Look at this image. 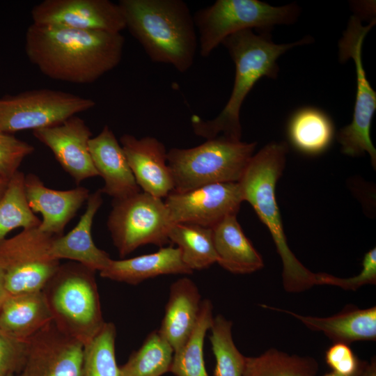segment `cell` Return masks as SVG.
<instances>
[{
	"instance_id": "cell-26",
	"label": "cell",
	"mask_w": 376,
	"mask_h": 376,
	"mask_svg": "<svg viewBox=\"0 0 376 376\" xmlns=\"http://www.w3.org/2000/svg\"><path fill=\"white\" fill-rule=\"evenodd\" d=\"M169 239L178 246L184 263L192 272L208 268L217 263L212 228L175 224L169 230Z\"/></svg>"
},
{
	"instance_id": "cell-24",
	"label": "cell",
	"mask_w": 376,
	"mask_h": 376,
	"mask_svg": "<svg viewBox=\"0 0 376 376\" xmlns=\"http://www.w3.org/2000/svg\"><path fill=\"white\" fill-rule=\"evenodd\" d=\"M212 229L217 263L224 269L244 274L263 268V260L244 235L237 214L226 217Z\"/></svg>"
},
{
	"instance_id": "cell-1",
	"label": "cell",
	"mask_w": 376,
	"mask_h": 376,
	"mask_svg": "<svg viewBox=\"0 0 376 376\" xmlns=\"http://www.w3.org/2000/svg\"><path fill=\"white\" fill-rule=\"evenodd\" d=\"M121 33L31 24L25 34L29 60L45 76L72 84L93 83L121 61Z\"/></svg>"
},
{
	"instance_id": "cell-4",
	"label": "cell",
	"mask_w": 376,
	"mask_h": 376,
	"mask_svg": "<svg viewBox=\"0 0 376 376\" xmlns=\"http://www.w3.org/2000/svg\"><path fill=\"white\" fill-rule=\"evenodd\" d=\"M288 147L272 142L254 154L238 182L243 201L253 207L269 229L283 263V285L288 292H301L315 284V273L304 267L288 245L276 200V185L285 168Z\"/></svg>"
},
{
	"instance_id": "cell-12",
	"label": "cell",
	"mask_w": 376,
	"mask_h": 376,
	"mask_svg": "<svg viewBox=\"0 0 376 376\" xmlns=\"http://www.w3.org/2000/svg\"><path fill=\"white\" fill-rule=\"evenodd\" d=\"M164 201L173 224L212 228L226 217L237 214L243 199L238 182H226L171 191Z\"/></svg>"
},
{
	"instance_id": "cell-3",
	"label": "cell",
	"mask_w": 376,
	"mask_h": 376,
	"mask_svg": "<svg viewBox=\"0 0 376 376\" xmlns=\"http://www.w3.org/2000/svg\"><path fill=\"white\" fill-rule=\"evenodd\" d=\"M125 29L149 58L184 73L198 49L193 14L182 0H120Z\"/></svg>"
},
{
	"instance_id": "cell-9",
	"label": "cell",
	"mask_w": 376,
	"mask_h": 376,
	"mask_svg": "<svg viewBox=\"0 0 376 376\" xmlns=\"http://www.w3.org/2000/svg\"><path fill=\"white\" fill-rule=\"evenodd\" d=\"M107 225L123 258L146 244L164 246L170 242L169 232L173 224L162 198L140 191L113 201Z\"/></svg>"
},
{
	"instance_id": "cell-40",
	"label": "cell",
	"mask_w": 376,
	"mask_h": 376,
	"mask_svg": "<svg viewBox=\"0 0 376 376\" xmlns=\"http://www.w3.org/2000/svg\"><path fill=\"white\" fill-rule=\"evenodd\" d=\"M359 374H357V375H356L354 376H359ZM322 376H342V375H338L337 373H335L334 372L331 371V373H326Z\"/></svg>"
},
{
	"instance_id": "cell-31",
	"label": "cell",
	"mask_w": 376,
	"mask_h": 376,
	"mask_svg": "<svg viewBox=\"0 0 376 376\" xmlns=\"http://www.w3.org/2000/svg\"><path fill=\"white\" fill-rule=\"evenodd\" d=\"M116 328L104 324L95 336L84 345L82 376H120L116 358Z\"/></svg>"
},
{
	"instance_id": "cell-18",
	"label": "cell",
	"mask_w": 376,
	"mask_h": 376,
	"mask_svg": "<svg viewBox=\"0 0 376 376\" xmlns=\"http://www.w3.org/2000/svg\"><path fill=\"white\" fill-rule=\"evenodd\" d=\"M88 145L94 166L104 180L102 194L118 201L141 191L119 141L108 125Z\"/></svg>"
},
{
	"instance_id": "cell-14",
	"label": "cell",
	"mask_w": 376,
	"mask_h": 376,
	"mask_svg": "<svg viewBox=\"0 0 376 376\" xmlns=\"http://www.w3.org/2000/svg\"><path fill=\"white\" fill-rule=\"evenodd\" d=\"M27 340V354L15 376H82L84 345L51 322Z\"/></svg>"
},
{
	"instance_id": "cell-32",
	"label": "cell",
	"mask_w": 376,
	"mask_h": 376,
	"mask_svg": "<svg viewBox=\"0 0 376 376\" xmlns=\"http://www.w3.org/2000/svg\"><path fill=\"white\" fill-rule=\"evenodd\" d=\"M232 326L223 315L214 317L209 337L215 358L214 376H243L245 356L234 343Z\"/></svg>"
},
{
	"instance_id": "cell-21",
	"label": "cell",
	"mask_w": 376,
	"mask_h": 376,
	"mask_svg": "<svg viewBox=\"0 0 376 376\" xmlns=\"http://www.w3.org/2000/svg\"><path fill=\"white\" fill-rule=\"evenodd\" d=\"M201 301L199 290L190 279L183 277L171 284L164 315L157 330L174 351L180 348L191 334Z\"/></svg>"
},
{
	"instance_id": "cell-19",
	"label": "cell",
	"mask_w": 376,
	"mask_h": 376,
	"mask_svg": "<svg viewBox=\"0 0 376 376\" xmlns=\"http://www.w3.org/2000/svg\"><path fill=\"white\" fill-rule=\"evenodd\" d=\"M102 194L100 189L91 193L77 224L67 234L53 239L50 253L54 258L77 262L95 272L108 265L111 258L95 245L92 237L94 217L103 203Z\"/></svg>"
},
{
	"instance_id": "cell-8",
	"label": "cell",
	"mask_w": 376,
	"mask_h": 376,
	"mask_svg": "<svg viewBox=\"0 0 376 376\" xmlns=\"http://www.w3.org/2000/svg\"><path fill=\"white\" fill-rule=\"evenodd\" d=\"M375 22L374 18L368 24L363 26L357 15H352L339 41L340 60L345 61L352 58L354 63L357 93L352 122L339 130L336 135L343 154L357 157L368 152L374 169L376 167V149L370 132L376 110V92L366 78L361 52L364 38Z\"/></svg>"
},
{
	"instance_id": "cell-13",
	"label": "cell",
	"mask_w": 376,
	"mask_h": 376,
	"mask_svg": "<svg viewBox=\"0 0 376 376\" xmlns=\"http://www.w3.org/2000/svg\"><path fill=\"white\" fill-rule=\"evenodd\" d=\"M33 24L120 33L125 23L118 3L109 0H45L31 10Z\"/></svg>"
},
{
	"instance_id": "cell-22",
	"label": "cell",
	"mask_w": 376,
	"mask_h": 376,
	"mask_svg": "<svg viewBox=\"0 0 376 376\" xmlns=\"http://www.w3.org/2000/svg\"><path fill=\"white\" fill-rule=\"evenodd\" d=\"M99 272L104 279L137 285L161 275L190 274L193 272L184 263L180 249L170 245L160 247L152 253L127 259H111Z\"/></svg>"
},
{
	"instance_id": "cell-36",
	"label": "cell",
	"mask_w": 376,
	"mask_h": 376,
	"mask_svg": "<svg viewBox=\"0 0 376 376\" xmlns=\"http://www.w3.org/2000/svg\"><path fill=\"white\" fill-rule=\"evenodd\" d=\"M324 359L332 372L342 376L359 374L367 362L359 359L349 345L341 343H334L330 346Z\"/></svg>"
},
{
	"instance_id": "cell-15",
	"label": "cell",
	"mask_w": 376,
	"mask_h": 376,
	"mask_svg": "<svg viewBox=\"0 0 376 376\" xmlns=\"http://www.w3.org/2000/svg\"><path fill=\"white\" fill-rule=\"evenodd\" d=\"M33 134L51 150L77 185L86 179L99 176L89 151L92 132L80 117L73 116L58 125L35 130Z\"/></svg>"
},
{
	"instance_id": "cell-25",
	"label": "cell",
	"mask_w": 376,
	"mask_h": 376,
	"mask_svg": "<svg viewBox=\"0 0 376 376\" xmlns=\"http://www.w3.org/2000/svg\"><path fill=\"white\" fill-rule=\"evenodd\" d=\"M287 132L292 146L298 151L315 155L325 151L334 136V123L320 109L303 107L290 118Z\"/></svg>"
},
{
	"instance_id": "cell-37",
	"label": "cell",
	"mask_w": 376,
	"mask_h": 376,
	"mask_svg": "<svg viewBox=\"0 0 376 376\" xmlns=\"http://www.w3.org/2000/svg\"><path fill=\"white\" fill-rule=\"evenodd\" d=\"M359 376H376L375 357H372L369 362H366L363 368L361 371Z\"/></svg>"
},
{
	"instance_id": "cell-10",
	"label": "cell",
	"mask_w": 376,
	"mask_h": 376,
	"mask_svg": "<svg viewBox=\"0 0 376 376\" xmlns=\"http://www.w3.org/2000/svg\"><path fill=\"white\" fill-rule=\"evenodd\" d=\"M54 237L38 227L0 242V269L9 295L42 291L61 265L50 253Z\"/></svg>"
},
{
	"instance_id": "cell-7",
	"label": "cell",
	"mask_w": 376,
	"mask_h": 376,
	"mask_svg": "<svg viewBox=\"0 0 376 376\" xmlns=\"http://www.w3.org/2000/svg\"><path fill=\"white\" fill-rule=\"evenodd\" d=\"M299 13L295 3L273 6L258 0H217L193 14L199 53L210 56L226 38L242 31L292 24Z\"/></svg>"
},
{
	"instance_id": "cell-11",
	"label": "cell",
	"mask_w": 376,
	"mask_h": 376,
	"mask_svg": "<svg viewBox=\"0 0 376 376\" xmlns=\"http://www.w3.org/2000/svg\"><path fill=\"white\" fill-rule=\"evenodd\" d=\"M95 104L91 98L47 88L3 96L0 97V132L12 134L54 126Z\"/></svg>"
},
{
	"instance_id": "cell-17",
	"label": "cell",
	"mask_w": 376,
	"mask_h": 376,
	"mask_svg": "<svg viewBox=\"0 0 376 376\" xmlns=\"http://www.w3.org/2000/svg\"><path fill=\"white\" fill-rule=\"evenodd\" d=\"M24 189L31 210L42 214L39 229L54 237L63 235L67 224L91 194L88 189L82 186L68 190L50 189L33 173L25 175Z\"/></svg>"
},
{
	"instance_id": "cell-35",
	"label": "cell",
	"mask_w": 376,
	"mask_h": 376,
	"mask_svg": "<svg viewBox=\"0 0 376 376\" xmlns=\"http://www.w3.org/2000/svg\"><path fill=\"white\" fill-rule=\"evenodd\" d=\"M27 340L13 338L0 329V376H15L22 369Z\"/></svg>"
},
{
	"instance_id": "cell-2",
	"label": "cell",
	"mask_w": 376,
	"mask_h": 376,
	"mask_svg": "<svg viewBox=\"0 0 376 376\" xmlns=\"http://www.w3.org/2000/svg\"><path fill=\"white\" fill-rule=\"evenodd\" d=\"M312 42L311 37L285 44H276L266 32L255 33L252 30L235 33L223 42L235 67L231 94L221 111L211 120H204L197 115L191 118L196 135L212 139L223 136L240 140L242 126L240 110L247 95L262 77L276 78L279 72L277 60L294 47Z\"/></svg>"
},
{
	"instance_id": "cell-34",
	"label": "cell",
	"mask_w": 376,
	"mask_h": 376,
	"mask_svg": "<svg viewBox=\"0 0 376 376\" xmlns=\"http://www.w3.org/2000/svg\"><path fill=\"white\" fill-rule=\"evenodd\" d=\"M362 269L350 278H340L327 273H315L316 285H328L346 290H357L365 285L376 283V249L367 252L363 259Z\"/></svg>"
},
{
	"instance_id": "cell-30",
	"label": "cell",
	"mask_w": 376,
	"mask_h": 376,
	"mask_svg": "<svg viewBox=\"0 0 376 376\" xmlns=\"http://www.w3.org/2000/svg\"><path fill=\"white\" fill-rule=\"evenodd\" d=\"M25 175L18 171L9 180L0 198V242L11 230L38 228L41 220L30 208L25 194Z\"/></svg>"
},
{
	"instance_id": "cell-33",
	"label": "cell",
	"mask_w": 376,
	"mask_h": 376,
	"mask_svg": "<svg viewBox=\"0 0 376 376\" xmlns=\"http://www.w3.org/2000/svg\"><path fill=\"white\" fill-rule=\"evenodd\" d=\"M35 148L12 134L0 132V177L9 180L18 171L24 158Z\"/></svg>"
},
{
	"instance_id": "cell-39",
	"label": "cell",
	"mask_w": 376,
	"mask_h": 376,
	"mask_svg": "<svg viewBox=\"0 0 376 376\" xmlns=\"http://www.w3.org/2000/svg\"><path fill=\"white\" fill-rule=\"evenodd\" d=\"M8 182V180L0 177V198L2 197L6 189Z\"/></svg>"
},
{
	"instance_id": "cell-38",
	"label": "cell",
	"mask_w": 376,
	"mask_h": 376,
	"mask_svg": "<svg viewBox=\"0 0 376 376\" xmlns=\"http://www.w3.org/2000/svg\"><path fill=\"white\" fill-rule=\"evenodd\" d=\"M8 295V293L5 287L4 274L0 269V308Z\"/></svg>"
},
{
	"instance_id": "cell-28",
	"label": "cell",
	"mask_w": 376,
	"mask_h": 376,
	"mask_svg": "<svg viewBox=\"0 0 376 376\" xmlns=\"http://www.w3.org/2000/svg\"><path fill=\"white\" fill-rule=\"evenodd\" d=\"M318 370V362L311 357L271 348L256 357H245L243 376H317Z\"/></svg>"
},
{
	"instance_id": "cell-23",
	"label": "cell",
	"mask_w": 376,
	"mask_h": 376,
	"mask_svg": "<svg viewBox=\"0 0 376 376\" xmlns=\"http://www.w3.org/2000/svg\"><path fill=\"white\" fill-rule=\"evenodd\" d=\"M52 322L42 291L8 295L0 308V329L26 340Z\"/></svg>"
},
{
	"instance_id": "cell-20",
	"label": "cell",
	"mask_w": 376,
	"mask_h": 376,
	"mask_svg": "<svg viewBox=\"0 0 376 376\" xmlns=\"http://www.w3.org/2000/svg\"><path fill=\"white\" fill-rule=\"evenodd\" d=\"M263 307L292 315L309 329L322 332L333 343L350 344L356 341L376 340V306L360 309L347 306L329 317L303 315L267 305Z\"/></svg>"
},
{
	"instance_id": "cell-6",
	"label": "cell",
	"mask_w": 376,
	"mask_h": 376,
	"mask_svg": "<svg viewBox=\"0 0 376 376\" xmlns=\"http://www.w3.org/2000/svg\"><path fill=\"white\" fill-rule=\"evenodd\" d=\"M257 143L219 136L195 147L167 151L174 188L185 192L214 183L238 182L254 155Z\"/></svg>"
},
{
	"instance_id": "cell-5",
	"label": "cell",
	"mask_w": 376,
	"mask_h": 376,
	"mask_svg": "<svg viewBox=\"0 0 376 376\" xmlns=\"http://www.w3.org/2000/svg\"><path fill=\"white\" fill-rule=\"evenodd\" d=\"M95 272L77 262L61 264L42 290L53 322L84 345L105 323Z\"/></svg>"
},
{
	"instance_id": "cell-29",
	"label": "cell",
	"mask_w": 376,
	"mask_h": 376,
	"mask_svg": "<svg viewBox=\"0 0 376 376\" xmlns=\"http://www.w3.org/2000/svg\"><path fill=\"white\" fill-rule=\"evenodd\" d=\"M174 350L157 329L120 367V376H162L170 372Z\"/></svg>"
},
{
	"instance_id": "cell-27",
	"label": "cell",
	"mask_w": 376,
	"mask_h": 376,
	"mask_svg": "<svg viewBox=\"0 0 376 376\" xmlns=\"http://www.w3.org/2000/svg\"><path fill=\"white\" fill-rule=\"evenodd\" d=\"M213 319L211 301L203 299L191 334L180 348L174 351L170 373L175 376H209L205 366L203 347Z\"/></svg>"
},
{
	"instance_id": "cell-16",
	"label": "cell",
	"mask_w": 376,
	"mask_h": 376,
	"mask_svg": "<svg viewBox=\"0 0 376 376\" xmlns=\"http://www.w3.org/2000/svg\"><path fill=\"white\" fill-rule=\"evenodd\" d=\"M135 180L142 191L155 197L166 198L174 188L165 146L153 136L125 134L119 141Z\"/></svg>"
}]
</instances>
